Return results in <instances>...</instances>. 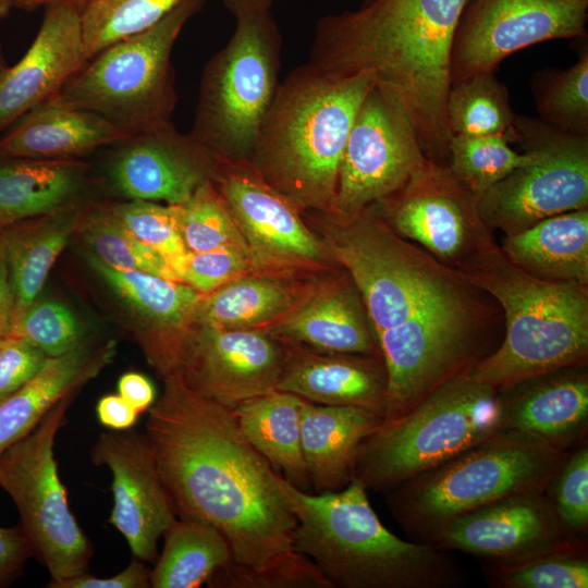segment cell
I'll use <instances>...</instances> for the list:
<instances>
[{
	"label": "cell",
	"mask_w": 588,
	"mask_h": 588,
	"mask_svg": "<svg viewBox=\"0 0 588 588\" xmlns=\"http://www.w3.org/2000/svg\"><path fill=\"white\" fill-rule=\"evenodd\" d=\"M163 380L145 434L175 514L216 527L240 565L258 568L295 550L282 475L245 439L231 408L179 372Z\"/></svg>",
	"instance_id": "6da1fadb"
},
{
	"label": "cell",
	"mask_w": 588,
	"mask_h": 588,
	"mask_svg": "<svg viewBox=\"0 0 588 588\" xmlns=\"http://www.w3.org/2000/svg\"><path fill=\"white\" fill-rule=\"evenodd\" d=\"M467 0H370L316 22L309 63L390 95L428 159L446 164L454 33Z\"/></svg>",
	"instance_id": "7a4b0ae2"
},
{
	"label": "cell",
	"mask_w": 588,
	"mask_h": 588,
	"mask_svg": "<svg viewBox=\"0 0 588 588\" xmlns=\"http://www.w3.org/2000/svg\"><path fill=\"white\" fill-rule=\"evenodd\" d=\"M279 486L296 518L295 550L309 558L333 588H454L465 583L462 568L444 551L389 530L358 479L316 494L283 476Z\"/></svg>",
	"instance_id": "3957f363"
},
{
	"label": "cell",
	"mask_w": 588,
	"mask_h": 588,
	"mask_svg": "<svg viewBox=\"0 0 588 588\" xmlns=\"http://www.w3.org/2000/svg\"><path fill=\"white\" fill-rule=\"evenodd\" d=\"M499 303L504 335L468 375L504 392L558 370L587 365L588 285L538 279L513 265L493 238L460 269Z\"/></svg>",
	"instance_id": "277c9868"
},
{
	"label": "cell",
	"mask_w": 588,
	"mask_h": 588,
	"mask_svg": "<svg viewBox=\"0 0 588 588\" xmlns=\"http://www.w3.org/2000/svg\"><path fill=\"white\" fill-rule=\"evenodd\" d=\"M371 85L307 62L280 83L250 163L301 211L331 212L342 154Z\"/></svg>",
	"instance_id": "5b68a950"
},
{
	"label": "cell",
	"mask_w": 588,
	"mask_h": 588,
	"mask_svg": "<svg viewBox=\"0 0 588 588\" xmlns=\"http://www.w3.org/2000/svg\"><path fill=\"white\" fill-rule=\"evenodd\" d=\"M569 451L502 431L385 492V503L412 541L433 546L451 522L468 512L544 492Z\"/></svg>",
	"instance_id": "8992f818"
},
{
	"label": "cell",
	"mask_w": 588,
	"mask_h": 588,
	"mask_svg": "<svg viewBox=\"0 0 588 588\" xmlns=\"http://www.w3.org/2000/svg\"><path fill=\"white\" fill-rule=\"evenodd\" d=\"M505 431L502 393L457 376L362 443L354 469L366 490L385 493Z\"/></svg>",
	"instance_id": "52a82bcc"
},
{
	"label": "cell",
	"mask_w": 588,
	"mask_h": 588,
	"mask_svg": "<svg viewBox=\"0 0 588 588\" xmlns=\"http://www.w3.org/2000/svg\"><path fill=\"white\" fill-rule=\"evenodd\" d=\"M206 64L189 134L219 160L250 161L279 88L282 37L270 10L242 14Z\"/></svg>",
	"instance_id": "ba28073f"
},
{
	"label": "cell",
	"mask_w": 588,
	"mask_h": 588,
	"mask_svg": "<svg viewBox=\"0 0 588 588\" xmlns=\"http://www.w3.org/2000/svg\"><path fill=\"white\" fill-rule=\"evenodd\" d=\"M205 0H185L155 26L88 60L60 97L134 135L172 123L177 102L173 47Z\"/></svg>",
	"instance_id": "9c48e42d"
},
{
	"label": "cell",
	"mask_w": 588,
	"mask_h": 588,
	"mask_svg": "<svg viewBox=\"0 0 588 588\" xmlns=\"http://www.w3.org/2000/svg\"><path fill=\"white\" fill-rule=\"evenodd\" d=\"M74 393L60 400L22 439L0 456V487L13 500L20 526L50 580L87 573L91 544L70 511L53 446Z\"/></svg>",
	"instance_id": "30bf717a"
},
{
	"label": "cell",
	"mask_w": 588,
	"mask_h": 588,
	"mask_svg": "<svg viewBox=\"0 0 588 588\" xmlns=\"http://www.w3.org/2000/svg\"><path fill=\"white\" fill-rule=\"evenodd\" d=\"M515 131L531 160L478 200L489 230L513 235L543 219L588 208V135L522 115H516Z\"/></svg>",
	"instance_id": "8fae6325"
},
{
	"label": "cell",
	"mask_w": 588,
	"mask_h": 588,
	"mask_svg": "<svg viewBox=\"0 0 588 588\" xmlns=\"http://www.w3.org/2000/svg\"><path fill=\"white\" fill-rule=\"evenodd\" d=\"M427 161L404 111L371 86L351 126L329 213L353 216L387 199Z\"/></svg>",
	"instance_id": "7c38bea8"
},
{
	"label": "cell",
	"mask_w": 588,
	"mask_h": 588,
	"mask_svg": "<svg viewBox=\"0 0 588 588\" xmlns=\"http://www.w3.org/2000/svg\"><path fill=\"white\" fill-rule=\"evenodd\" d=\"M588 0H467L451 48V85L494 72L535 44L586 38Z\"/></svg>",
	"instance_id": "4fadbf2b"
},
{
	"label": "cell",
	"mask_w": 588,
	"mask_h": 588,
	"mask_svg": "<svg viewBox=\"0 0 588 588\" xmlns=\"http://www.w3.org/2000/svg\"><path fill=\"white\" fill-rule=\"evenodd\" d=\"M372 207L397 235L456 270L492 240L477 199L448 166L430 159Z\"/></svg>",
	"instance_id": "5bb4252c"
},
{
	"label": "cell",
	"mask_w": 588,
	"mask_h": 588,
	"mask_svg": "<svg viewBox=\"0 0 588 588\" xmlns=\"http://www.w3.org/2000/svg\"><path fill=\"white\" fill-rule=\"evenodd\" d=\"M213 185L250 250L256 270L290 272L321 267L330 256L301 210L270 186L250 161L219 160Z\"/></svg>",
	"instance_id": "9a60e30c"
},
{
	"label": "cell",
	"mask_w": 588,
	"mask_h": 588,
	"mask_svg": "<svg viewBox=\"0 0 588 588\" xmlns=\"http://www.w3.org/2000/svg\"><path fill=\"white\" fill-rule=\"evenodd\" d=\"M285 357L283 341L266 330L196 326L177 372L199 394L233 408L277 390Z\"/></svg>",
	"instance_id": "2e32d148"
},
{
	"label": "cell",
	"mask_w": 588,
	"mask_h": 588,
	"mask_svg": "<svg viewBox=\"0 0 588 588\" xmlns=\"http://www.w3.org/2000/svg\"><path fill=\"white\" fill-rule=\"evenodd\" d=\"M106 177L127 200L182 205L212 181L219 159L173 123L130 135L107 147Z\"/></svg>",
	"instance_id": "e0dca14e"
},
{
	"label": "cell",
	"mask_w": 588,
	"mask_h": 588,
	"mask_svg": "<svg viewBox=\"0 0 588 588\" xmlns=\"http://www.w3.org/2000/svg\"><path fill=\"white\" fill-rule=\"evenodd\" d=\"M91 461L112 473L109 522L123 535L135 559L157 560V543L176 518L146 434L111 430L100 434Z\"/></svg>",
	"instance_id": "ac0fdd59"
},
{
	"label": "cell",
	"mask_w": 588,
	"mask_h": 588,
	"mask_svg": "<svg viewBox=\"0 0 588 588\" xmlns=\"http://www.w3.org/2000/svg\"><path fill=\"white\" fill-rule=\"evenodd\" d=\"M87 259L117 297L139 319L138 341L162 378L177 372L185 344L196 327L203 295L186 283L138 270L111 267L95 255Z\"/></svg>",
	"instance_id": "d6986e66"
},
{
	"label": "cell",
	"mask_w": 588,
	"mask_h": 588,
	"mask_svg": "<svg viewBox=\"0 0 588 588\" xmlns=\"http://www.w3.org/2000/svg\"><path fill=\"white\" fill-rule=\"evenodd\" d=\"M544 492L507 497L451 522L433 547L482 562L512 561L567 537Z\"/></svg>",
	"instance_id": "ffe728a7"
},
{
	"label": "cell",
	"mask_w": 588,
	"mask_h": 588,
	"mask_svg": "<svg viewBox=\"0 0 588 588\" xmlns=\"http://www.w3.org/2000/svg\"><path fill=\"white\" fill-rule=\"evenodd\" d=\"M87 61L81 13L62 4L46 7L27 51L0 74V135L29 110L60 95Z\"/></svg>",
	"instance_id": "44dd1931"
},
{
	"label": "cell",
	"mask_w": 588,
	"mask_h": 588,
	"mask_svg": "<svg viewBox=\"0 0 588 588\" xmlns=\"http://www.w3.org/2000/svg\"><path fill=\"white\" fill-rule=\"evenodd\" d=\"M283 343L286 357L277 390L311 403L355 406L384 417L388 380L382 356L322 353Z\"/></svg>",
	"instance_id": "7402d4cb"
},
{
	"label": "cell",
	"mask_w": 588,
	"mask_h": 588,
	"mask_svg": "<svg viewBox=\"0 0 588 588\" xmlns=\"http://www.w3.org/2000/svg\"><path fill=\"white\" fill-rule=\"evenodd\" d=\"M501 393L505 431L532 436L564 451L587 441L585 366L547 373Z\"/></svg>",
	"instance_id": "603a6c76"
},
{
	"label": "cell",
	"mask_w": 588,
	"mask_h": 588,
	"mask_svg": "<svg viewBox=\"0 0 588 588\" xmlns=\"http://www.w3.org/2000/svg\"><path fill=\"white\" fill-rule=\"evenodd\" d=\"M346 277L306 295L266 331L317 352L381 356L359 292Z\"/></svg>",
	"instance_id": "cb8c5ba5"
},
{
	"label": "cell",
	"mask_w": 588,
	"mask_h": 588,
	"mask_svg": "<svg viewBox=\"0 0 588 588\" xmlns=\"http://www.w3.org/2000/svg\"><path fill=\"white\" fill-rule=\"evenodd\" d=\"M127 136L100 115L58 95L0 135V158L78 159Z\"/></svg>",
	"instance_id": "d4e9b609"
},
{
	"label": "cell",
	"mask_w": 588,
	"mask_h": 588,
	"mask_svg": "<svg viewBox=\"0 0 588 588\" xmlns=\"http://www.w3.org/2000/svg\"><path fill=\"white\" fill-rule=\"evenodd\" d=\"M382 421L365 408L304 402L301 444L316 493L338 491L351 482L362 443Z\"/></svg>",
	"instance_id": "484cf974"
},
{
	"label": "cell",
	"mask_w": 588,
	"mask_h": 588,
	"mask_svg": "<svg viewBox=\"0 0 588 588\" xmlns=\"http://www.w3.org/2000/svg\"><path fill=\"white\" fill-rule=\"evenodd\" d=\"M114 355L112 344L97 350L85 343L54 357L19 391L0 404V456L30 432L63 397L96 377Z\"/></svg>",
	"instance_id": "4316f807"
},
{
	"label": "cell",
	"mask_w": 588,
	"mask_h": 588,
	"mask_svg": "<svg viewBox=\"0 0 588 588\" xmlns=\"http://www.w3.org/2000/svg\"><path fill=\"white\" fill-rule=\"evenodd\" d=\"M86 205L84 200L74 203L0 228V247L15 297L14 320L37 299Z\"/></svg>",
	"instance_id": "83f0119b"
},
{
	"label": "cell",
	"mask_w": 588,
	"mask_h": 588,
	"mask_svg": "<svg viewBox=\"0 0 588 588\" xmlns=\"http://www.w3.org/2000/svg\"><path fill=\"white\" fill-rule=\"evenodd\" d=\"M88 170L79 159L0 158V228L83 201Z\"/></svg>",
	"instance_id": "f1b7e54d"
},
{
	"label": "cell",
	"mask_w": 588,
	"mask_h": 588,
	"mask_svg": "<svg viewBox=\"0 0 588 588\" xmlns=\"http://www.w3.org/2000/svg\"><path fill=\"white\" fill-rule=\"evenodd\" d=\"M500 247L513 265L532 277L588 285V208L506 235Z\"/></svg>",
	"instance_id": "f546056e"
},
{
	"label": "cell",
	"mask_w": 588,
	"mask_h": 588,
	"mask_svg": "<svg viewBox=\"0 0 588 588\" xmlns=\"http://www.w3.org/2000/svg\"><path fill=\"white\" fill-rule=\"evenodd\" d=\"M305 400L280 390L249 399L231 408L245 439L298 489L310 488L301 444Z\"/></svg>",
	"instance_id": "4dcf8cb0"
},
{
	"label": "cell",
	"mask_w": 588,
	"mask_h": 588,
	"mask_svg": "<svg viewBox=\"0 0 588 588\" xmlns=\"http://www.w3.org/2000/svg\"><path fill=\"white\" fill-rule=\"evenodd\" d=\"M296 302V295L281 279L252 272L203 295L195 323L219 329H265Z\"/></svg>",
	"instance_id": "1f68e13d"
},
{
	"label": "cell",
	"mask_w": 588,
	"mask_h": 588,
	"mask_svg": "<svg viewBox=\"0 0 588 588\" xmlns=\"http://www.w3.org/2000/svg\"><path fill=\"white\" fill-rule=\"evenodd\" d=\"M163 537V551L150 571V587L197 588L232 561L228 540L210 524L179 517Z\"/></svg>",
	"instance_id": "d6a6232c"
},
{
	"label": "cell",
	"mask_w": 588,
	"mask_h": 588,
	"mask_svg": "<svg viewBox=\"0 0 588 588\" xmlns=\"http://www.w3.org/2000/svg\"><path fill=\"white\" fill-rule=\"evenodd\" d=\"M482 568L494 588H587V540L567 536L516 560L483 562Z\"/></svg>",
	"instance_id": "836d02e7"
},
{
	"label": "cell",
	"mask_w": 588,
	"mask_h": 588,
	"mask_svg": "<svg viewBox=\"0 0 588 588\" xmlns=\"http://www.w3.org/2000/svg\"><path fill=\"white\" fill-rule=\"evenodd\" d=\"M446 122L451 136H504L516 143V114L509 91L494 72L470 76L451 85L446 98Z\"/></svg>",
	"instance_id": "e575fe53"
},
{
	"label": "cell",
	"mask_w": 588,
	"mask_h": 588,
	"mask_svg": "<svg viewBox=\"0 0 588 588\" xmlns=\"http://www.w3.org/2000/svg\"><path fill=\"white\" fill-rule=\"evenodd\" d=\"M79 228L91 254L105 264L179 281L168 261L126 230L107 203L87 204Z\"/></svg>",
	"instance_id": "d590c367"
},
{
	"label": "cell",
	"mask_w": 588,
	"mask_h": 588,
	"mask_svg": "<svg viewBox=\"0 0 588 588\" xmlns=\"http://www.w3.org/2000/svg\"><path fill=\"white\" fill-rule=\"evenodd\" d=\"M185 0H90L81 12L90 60L107 47L155 26Z\"/></svg>",
	"instance_id": "8d00e7d4"
},
{
	"label": "cell",
	"mask_w": 588,
	"mask_h": 588,
	"mask_svg": "<svg viewBox=\"0 0 588 588\" xmlns=\"http://www.w3.org/2000/svg\"><path fill=\"white\" fill-rule=\"evenodd\" d=\"M504 136H452L448 168L477 201L512 171L531 160L527 149L516 151Z\"/></svg>",
	"instance_id": "74e56055"
},
{
	"label": "cell",
	"mask_w": 588,
	"mask_h": 588,
	"mask_svg": "<svg viewBox=\"0 0 588 588\" xmlns=\"http://www.w3.org/2000/svg\"><path fill=\"white\" fill-rule=\"evenodd\" d=\"M539 120L564 132L588 135V51L566 70H547L532 82Z\"/></svg>",
	"instance_id": "f35d334b"
},
{
	"label": "cell",
	"mask_w": 588,
	"mask_h": 588,
	"mask_svg": "<svg viewBox=\"0 0 588 588\" xmlns=\"http://www.w3.org/2000/svg\"><path fill=\"white\" fill-rule=\"evenodd\" d=\"M177 224L188 252L234 249L253 259L241 230L212 181L203 184L186 203L177 205Z\"/></svg>",
	"instance_id": "ab89813d"
},
{
	"label": "cell",
	"mask_w": 588,
	"mask_h": 588,
	"mask_svg": "<svg viewBox=\"0 0 588 588\" xmlns=\"http://www.w3.org/2000/svg\"><path fill=\"white\" fill-rule=\"evenodd\" d=\"M207 584L217 588H333L321 569L297 550L258 568L231 561Z\"/></svg>",
	"instance_id": "60d3db41"
},
{
	"label": "cell",
	"mask_w": 588,
	"mask_h": 588,
	"mask_svg": "<svg viewBox=\"0 0 588 588\" xmlns=\"http://www.w3.org/2000/svg\"><path fill=\"white\" fill-rule=\"evenodd\" d=\"M107 205L126 230L159 253L175 272L188 253L179 230L177 205L127 199Z\"/></svg>",
	"instance_id": "b9f144b4"
},
{
	"label": "cell",
	"mask_w": 588,
	"mask_h": 588,
	"mask_svg": "<svg viewBox=\"0 0 588 588\" xmlns=\"http://www.w3.org/2000/svg\"><path fill=\"white\" fill-rule=\"evenodd\" d=\"M9 335L26 340L48 357L65 354L84 343L75 315L54 301L36 299L15 318Z\"/></svg>",
	"instance_id": "7bdbcfd3"
},
{
	"label": "cell",
	"mask_w": 588,
	"mask_h": 588,
	"mask_svg": "<svg viewBox=\"0 0 588 588\" xmlns=\"http://www.w3.org/2000/svg\"><path fill=\"white\" fill-rule=\"evenodd\" d=\"M568 536L585 537L588 528V444L572 449L546 490Z\"/></svg>",
	"instance_id": "ee69618b"
},
{
	"label": "cell",
	"mask_w": 588,
	"mask_h": 588,
	"mask_svg": "<svg viewBox=\"0 0 588 588\" xmlns=\"http://www.w3.org/2000/svg\"><path fill=\"white\" fill-rule=\"evenodd\" d=\"M254 271L253 259L234 249L188 252L175 269L179 281L201 295Z\"/></svg>",
	"instance_id": "f6af8a7d"
},
{
	"label": "cell",
	"mask_w": 588,
	"mask_h": 588,
	"mask_svg": "<svg viewBox=\"0 0 588 588\" xmlns=\"http://www.w3.org/2000/svg\"><path fill=\"white\" fill-rule=\"evenodd\" d=\"M48 356L24 339H0V404L19 391L42 368Z\"/></svg>",
	"instance_id": "bcb514c9"
},
{
	"label": "cell",
	"mask_w": 588,
	"mask_h": 588,
	"mask_svg": "<svg viewBox=\"0 0 588 588\" xmlns=\"http://www.w3.org/2000/svg\"><path fill=\"white\" fill-rule=\"evenodd\" d=\"M150 571L143 561L134 560L125 569L108 578H98L87 573L64 578L50 580L49 588H147Z\"/></svg>",
	"instance_id": "7dc6e473"
},
{
	"label": "cell",
	"mask_w": 588,
	"mask_h": 588,
	"mask_svg": "<svg viewBox=\"0 0 588 588\" xmlns=\"http://www.w3.org/2000/svg\"><path fill=\"white\" fill-rule=\"evenodd\" d=\"M35 555L23 528L0 526V587L11 584L22 572L26 561Z\"/></svg>",
	"instance_id": "c3c4849f"
},
{
	"label": "cell",
	"mask_w": 588,
	"mask_h": 588,
	"mask_svg": "<svg viewBox=\"0 0 588 588\" xmlns=\"http://www.w3.org/2000/svg\"><path fill=\"white\" fill-rule=\"evenodd\" d=\"M99 422L111 430H127L137 419L138 413L120 394L102 396L96 406Z\"/></svg>",
	"instance_id": "681fc988"
},
{
	"label": "cell",
	"mask_w": 588,
	"mask_h": 588,
	"mask_svg": "<svg viewBox=\"0 0 588 588\" xmlns=\"http://www.w3.org/2000/svg\"><path fill=\"white\" fill-rule=\"evenodd\" d=\"M119 394L138 413L149 409L155 402V388L138 372H126L118 381Z\"/></svg>",
	"instance_id": "f907efd6"
},
{
	"label": "cell",
	"mask_w": 588,
	"mask_h": 588,
	"mask_svg": "<svg viewBox=\"0 0 588 588\" xmlns=\"http://www.w3.org/2000/svg\"><path fill=\"white\" fill-rule=\"evenodd\" d=\"M15 315V297L0 247V339L10 334Z\"/></svg>",
	"instance_id": "816d5d0a"
},
{
	"label": "cell",
	"mask_w": 588,
	"mask_h": 588,
	"mask_svg": "<svg viewBox=\"0 0 588 588\" xmlns=\"http://www.w3.org/2000/svg\"><path fill=\"white\" fill-rule=\"evenodd\" d=\"M90 0H12L13 8L26 12H34L51 4H62L77 10L79 13Z\"/></svg>",
	"instance_id": "f5cc1de1"
},
{
	"label": "cell",
	"mask_w": 588,
	"mask_h": 588,
	"mask_svg": "<svg viewBox=\"0 0 588 588\" xmlns=\"http://www.w3.org/2000/svg\"><path fill=\"white\" fill-rule=\"evenodd\" d=\"M222 2L237 17L249 12L270 10L273 0H222Z\"/></svg>",
	"instance_id": "db71d44e"
},
{
	"label": "cell",
	"mask_w": 588,
	"mask_h": 588,
	"mask_svg": "<svg viewBox=\"0 0 588 588\" xmlns=\"http://www.w3.org/2000/svg\"><path fill=\"white\" fill-rule=\"evenodd\" d=\"M13 8L12 0H0V20L8 17Z\"/></svg>",
	"instance_id": "11a10c76"
},
{
	"label": "cell",
	"mask_w": 588,
	"mask_h": 588,
	"mask_svg": "<svg viewBox=\"0 0 588 588\" xmlns=\"http://www.w3.org/2000/svg\"><path fill=\"white\" fill-rule=\"evenodd\" d=\"M9 66L8 62H7V59H5V54H4V51H3V47H2V44L0 41V74Z\"/></svg>",
	"instance_id": "9f6ffc18"
},
{
	"label": "cell",
	"mask_w": 588,
	"mask_h": 588,
	"mask_svg": "<svg viewBox=\"0 0 588 588\" xmlns=\"http://www.w3.org/2000/svg\"><path fill=\"white\" fill-rule=\"evenodd\" d=\"M368 1H370V0H364V3L368 2Z\"/></svg>",
	"instance_id": "6f0895ef"
}]
</instances>
